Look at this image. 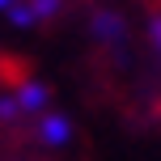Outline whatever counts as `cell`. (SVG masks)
<instances>
[{
    "label": "cell",
    "mask_w": 161,
    "mask_h": 161,
    "mask_svg": "<svg viewBox=\"0 0 161 161\" xmlns=\"http://www.w3.org/2000/svg\"><path fill=\"white\" fill-rule=\"evenodd\" d=\"M42 110H51V89L38 76H17L0 89V123H34Z\"/></svg>",
    "instance_id": "cell-1"
},
{
    "label": "cell",
    "mask_w": 161,
    "mask_h": 161,
    "mask_svg": "<svg viewBox=\"0 0 161 161\" xmlns=\"http://www.w3.org/2000/svg\"><path fill=\"white\" fill-rule=\"evenodd\" d=\"M85 30H89V42L102 47V51H110V55L127 51V42H131V21H127V13H123L119 4H110V0H102V4L89 8Z\"/></svg>",
    "instance_id": "cell-2"
},
{
    "label": "cell",
    "mask_w": 161,
    "mask_h": 161,
    "mask_svg": "<svg viewBox=\"0 0 161 161\" xmlns=\"http://www.w3.org/2000/svg\"><path fill=\"white\" fill-rule=\"evenodd\" d=\"M34 136H38V144L42 148H68L72 144V136H76V127H72V119H68L64 110H42L38 119H34Z\"/></svg>",
    "instance_id": "cell-3"
},
{
    "label": "cell",
    "mask_w": 161,
    "mask_h": 161,
    "mask_svg": "<svg viewBox=\"0 0 161 161\" xmlns=\"http://www.w3.org/2000/svg\"><path fill=\"white\" fill-rule=\"evenodd\" d=\"M59 13H64V0H21V4L8 13V21H13L17 30H42V25H51Z\"/></svg>",
    "instance_id": "cell-4"
},
{
    "label": "cell",
    "mask_w": 161,
    "mask_h": 161,
    "mask_svg": "<svg viewBox=\"0 0 161 161\" xmlns=\"http://www.w3.org/2000/svg\"><path fill=\"white\" fill-rule=\"evenodd\" d=\"M144 47L153 51V59L161 64V8H153L144 17Z\"/></svg>",
    "instance_id": "cell-5"
},
{
    "label": "cell",
    "mask_w": 161,
    "mask_h": 161,
    "mask_svg": "<svg viewBox=\"0 0 161 161\" xmlns=\"http://www.w3.org/2000/svg\"><path fill=\"white\" fill-rule=\"evenodd\" d=\"M17 4H21V0H0V17H8V13H13Z\"/></svg>",
    "instance_id": "cell-6"
}]
</instances>
